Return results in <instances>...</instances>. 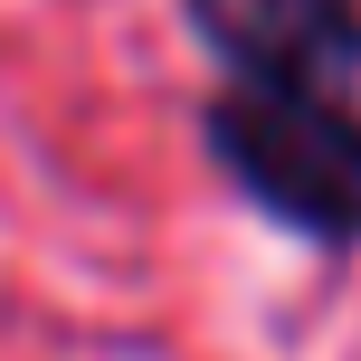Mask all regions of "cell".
<instances>
[{"label": "cell", "mask_w": 361, "mask_h": 361, "mask_svg": "<svg viewBox=\"0 0 361 361\" xmlns=\"http://www.w3.org/2000/svg\"><path fill=\"white\" fill-rule=\"evenodd\" d=\"M228 57L209 152L295 238H361V0H190Z\"/></svg>", "instance_id": "cell-1"}]
</instances>
